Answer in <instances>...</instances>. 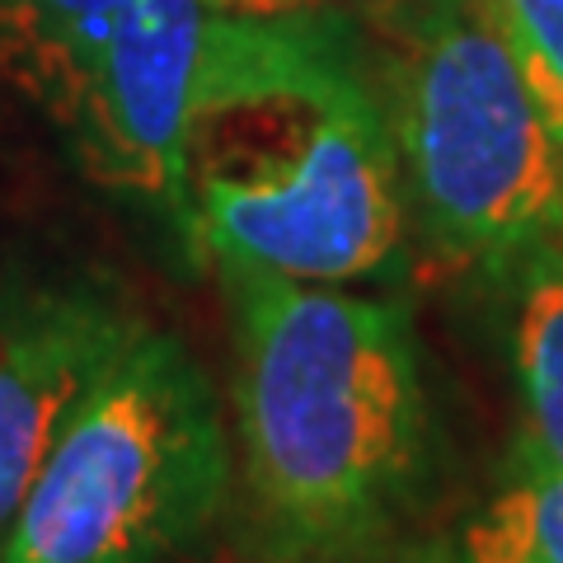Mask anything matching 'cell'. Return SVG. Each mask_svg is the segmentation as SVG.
<instances>
[{"label": "cell", "mask_w": 563, "mask_h": 563, "mask_svg": "<svg viewBox=\"0 0 563 563\" xmlns=\"http://www.w3.org/2000/svg\"><path fill=\"white\" fill-rule=\"evenodd\" d=\"M184 240L217 273L324 287L399 273L409 240L399 146L343 20L231 5L184 141Z\"/></svg>", "instance_id": "cell-1"}, {"label": "cell", "mask_w": 563, "mask_h": 563, "mask_svg": "<svg viewBox=\"0 0 563 563\" xmlns=\"http://www.w3.org/2000/svg\"><path fill=\"white\" fill-rule=\"evenodd\" d=\"M235 306V493L254 563H324L413 526L437 418L404 301L221 273Z\"/></svg>", "instance_id": "cell-2"}, {"label": "cell", "mask_w": 563, "mask_h": 563, "mask_svg": "<svg viewBox=\"0 0 563 563\" xmlns=\"http://www.w3.org/2000/svg\"><path fill=\"white\" fill-rule=\"evenodd\" d=\"M235 498V437L192 347L136 320L24 493L0 563H179Z\"/></svg>", "instance_id": "cell-3"}, {"label": "cell", "mask_w": 563, "mask_h": 563, "mask_svg": "<svg viewBox=\"0 0 563 563\" xmlns=\"http://www.w3.org/2000/svg\"><path fill=\"white\" fill-rule=\"evenodd\" d=\"M380 90L409 217L446 263L507 277L563 231V136L484 0H399Z\"/></svg>", "instance_id": "cell-4"}, {"label": "cell", "mask_w": 563, "mask_h": 563, "mask_svg": "<svg viewBox=\"0 0 563 563\" xmlns=\"http://www.w3.org/2000/svg\"><path fill=\"white\" fill-rule=\"evenodd\" d=\"M235 0H122L70 151L103 188L128 192L184 235V141Z\"/></svg>", "instance_id": "cell-5"}, {"label": "cell", "mask_w": 563, "mask_h": 563, "mask_svg": "<svg viewBox=\"0 0 563 563\" xmlns=\"http://www.w3.org/2000/svg\"><path fill=\"white\" fill-rule=\"evenodd\" d=\"M141 314L85 277H0V536Z\"/></svg>", "instance_id": "cell-6"}, {"label": "cell", "mask_w": 563, "mask_h": 563, "mask_svg": "<svg viewBox=\"0 0 563 563\" xmlns=\"http://www.w3.org/2000/svg\"><path fill=\"white\" fill-rule=\"evenodd\" d=\"M122 0H0V66L66 132L113 43Z\"/></svg>", "instance_id": "cell-7"}, {"label": "cell", "mask_w": 563, "mask_h": 563, "mask_svg": "<svg viewBox=\"0 0 563 563\" xmlns=\"http://www.w3.org/2000/svg\"><path fill=\"white\" fill-rule=\"evenodd\" d=\"M507 277V357L521 399V442L563 465V231L526 250Z\"/></svg>", "instance_id": "cell-8"}, {"label": "cell", "mask_w": 563, "mask_h": 563, "mask_svg": "<svg viewBox=\"0 0 563 563\" xmlns=\"http://www.w3.org/2000/svg\"><path fill=\"white\" fill-rule=\"evenodd\" d=\"M446 563H563V465L517 442L498 488L446 536Z\"/></svg>", "instance_id": "cell-9"}, {"label": "cell", "mask_w": 563, "mask_h": 563, "mask_svg": "<svg viewBox=\"0 0 563 563\" xmlns=\"http://www.w3.org/2000/svg\"><path fill=\"white\" fill-rule=\"evenodd\" d=\"M521 62L540 109L563 136V0H484Z\"/></svg>", "instance_id": "cell-10"}, {"label": "cell", "mask_w": 563, "mask_h": 563, "mask_svg": "<svg viewBox=\"0 0 563 563\" xmlns=\"http://www.w3.org/2000/svg\"><path fill=\"white\" fill-rule=\"evenodd\" d=\"M324 563H446V536H413L404 531L395 540H380L372 550H352Z\"/></svg>", "instance_id": "cell-11"}, {"label": "cell", "mask_w": 563, "mask_h": 563, "mask_svg": "<svg viewBox=\"0 0 563 563\" xmlns=\"http://www.w3.org/2000/svg\"><path fill=\"white\" fill-rule=\"evenodd\" d=\"M258 5H296V0H258Z\"/></svg>", "instance_id": "cell-12"}, {"label": "cell", "mask_w": 563, "mask_h": 563, "mask_svg": "<svg viewBox=\"0 0 563 563\" xmlns=\"http://www.w3.org/2000/svg\"><path fill=\"white\" fill-rule=\"evenodd\" d=\"M250 5H258V0H250Z\"/></svg>", "instance_id": "cell-13"}]
</instances>
